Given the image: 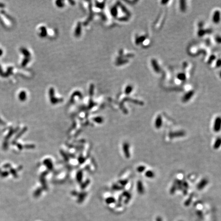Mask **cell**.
<instances>
[{"instance_id": "5b68a950", "label": "cell", "mask_w": 221, "mask_h": 221, "mask_svg": "<svg viewBox=\"0 0 221 221\" xmlns=\"http://www.w3.org/2000/svg\"><path fill=\"white\" fill-rule=\"evenodd\" d=\"M137 190L138 193L140 194H143L144 193V187L142 182L140 180H139L137 183Z\"/></svg>"}, {"instance_id": "8fae6325", "label": "cell", "mask_w": 221, "mask_h": 221, "mask_svg": "<svg viewBox=\"0 0 221 221\" xmlns=\"http://www.w3.org/2000/svg\"><path fill=\"white\" fill-rule=\"evenodd\" d=\"M178 189L177 188V185L176 184V182H175L173 184V185H172V186L171 187V189H170V193L171 194H174L175 193V191Z\"/></svg>"}, {"instance_id": "3957f363", "label": "cell", "mask_w": 221, "mask_h": 221, "mask_svg": "<svg viewBox=\"0 0 221 221\" xmlns=\"http://www.w3.org/2000/svg\"><path fill=\"white\" fill-rule=\"evenodd\" d=\"M221 119L220 117L216 118L214 121L213 126V131L216 133L220 132L221 129Z\"/></svg>"}, {"instance_id": "30bf717a", "label": "cell", "mask_w": 221, "mask_h": 221, "mask_svg": "<svg viewBox=\"0 0 221 221\" xmlns=\"http://www.w3.org/2000/svg\"><path fill=\"white\" fill-rule=\"evenodd\" d=\"M188 187H189V186H188V184H187L186 182L185 181L183 182V187H182V190H183V192L184 195L187 194Z\"/></svg>"}, {"instance_id": "9c48e42d", "label": "cell", "mask_w": 221, "mask_h": 221, "mask_svg": "<svg viewBox=\"0 0 221 221\" xmlns=\"http://www.w3.org/2000/svg\"><path fill=\"white\" fill-rule=\"evenodd\" d=\"M221 144V139L220 137H218L217 138L216 140L214 142V143L213 145V148L215 149H218L220 148Z\"/></svg>"}, {"instance_id": "ba28073f", "label": "cell", "mask_w": 221, "mask_h": 221, "mask_svg": "<svg viewBox=\"0 0 221 221\" xmlns=\"http://www.w3.org/2000/svg\"><path fill=\"white\" fill-rule=\"evenodd\" d=\"M145 177L147 178L153 179L155 176V174L154 173V172L153 171H151V170H148V171H147L145 173Z\"/></svg>"}, {"instance_id": "4fadbf2b", "label": "cell", "mask_w": 221, "mask_h": 221, "mask_svg": "<svg viewBox=\"0 0 221 221\" xmlns=\"http://www.w3.org/2000/svg\"><path fill=\"white\" fill-rule=\"evenodd\" d=\"M192 198H193V195L191 194V196L189 197V198H188V199L186 200V201H185V203H184L185 206H189L190 204V203H191V201H192Z\"/></svg>"}, {"instance_id": "6da1fadb", "label": "cell", "mask_w": 221, "mask_h": 221, "mask_svg": "<svg viewBox=\"0 0 221 221\" xmlns=\"http://www.w3.org/2000/svg\"><path fill=\"white\" fill-rule=\"evenodd\" d=\"M185 135V132L184 131H178V132H171L169 133L168 136L171 139H173L175 138H179L182 137Z\"/></svg>"}, {"instance_id": "7a4b0ae2", "label": "cell", "mask_w": 221, "mask_h": 221, "mask_svg": "<svg viewBox=\"0 0 221 221\" xmlns=\"http://www.w3.org/2000/svg\"><path fill=\"white\" fill-rule=\"evenodd\" d=\"M122 149L126 158L128 159L131 157L129 152V144L128 142H125L122 145Z\"/></svg>"}, {"instance_id": "9a60e30c", "label": "cell", "mask_w": 221, "mask_h": 221, "mask_svg": "<svg viewBox=\"0 0 221 221\" xmlns=\"http://www.w3.org/2000/svg\"><path fill=\"white\" fill-rule=\"evenodd\" d=\"M128 182V180H122L121 181H120V183L121 185H123V186H126Z\"/></svg>"}, {"instance_id": "2e32d148", "label": "cell", "mask_w": 221, "mask_h": 221, "mask_svg": "<svg viewBox=\"0 0 221 221\" xmlns=\"http://www.w3.org/2000/svg\"><path fill=\"white\" fill-rule=\"evenodd\" d=\"M156 221H162V219L161 218V217H158L156 218Z\"/></svg>"}, {"instance_id": "8992f818", "label": "cell", "mask_w": 221, "mask_h": 221, "mask_svg": "<svg viewBox=\"0 0 221 221\" xmlns=\"http://www.w3.org/2000/svg\"><path fill=\"white\" fill-rule=\"evenodd\" d=\"M163 124L162 118L161 115H159L156 118L155 121V126L157 129H160Z\"/></svg>"}, {"instance_id": "52a82bcc", "label": "cell", "mask_w": 221, "mask_h": 221, "mask_svg": "<svg viewBox=\"0 0 221 221\" xmlns=\"http://www.w3.org/2000/svg\"><path fill=\"white\" fill-rule=\"evenodd\" d=\"M122 195H123V196H124L126 198L125 203L126 204H127L129 202L130 200H131L132 198L131 194L128 191H125L122 194Z\"/></svg>"}, {"instance_id": "e0dca14e", "label": "cell", "mask_w": 221, "mask_h": 221, "mask_svg": "<svg viewBox=\"0 0 221 221\" xmlns=\"http://www.w3.org/2000/svg\"></svg>"}, {"instance_id": "5bb4252c", "label": "cell", "mask_w": 221, "mask_h": 221, "mask_svg": "<svg viewBox=\"0 0 221 221\" xmlns=\"http://www.w3.org/2000/svg\"><path fill=\"white\" fill-rule=\"evenodd\" d=\"M107 203H109V204L113 203H114V202H115V199H114L113 198H109V199L107 200Z\"/></svg>"}, {"instance_id": "7c38bea8", "label": "cell", "mask_w": 221, "mask_h": 221, "mask_svg": "<svg viewBox=\"0 0 221 221\" xmlns=\"http://www.w3.org/2000/svg\"><path fill=\"white\" fill-rule=\"evenodd\" d=\"M146 169V167L144 165H140L138 166L137 168V171L139 173H143Z\"/></svg>"}, {"instance_id": "277c9868", "label": "cell", "mask_w": 221, "mask_h": 221, "mask_svg": "<svg viewBox=\"0 0 221 221\" xmlns=\"http://www.w3.org/2000/svg\"><path fill=\"white\" fill-rule=\"evenodd\" d=\"M208 183V180L206 178H203L200 181V182L197 185V189L199 190H202L207 185Z\"/></svg>"}]
</instances>
